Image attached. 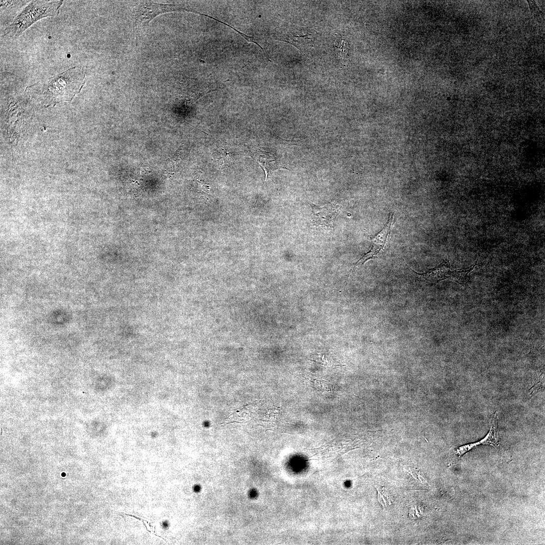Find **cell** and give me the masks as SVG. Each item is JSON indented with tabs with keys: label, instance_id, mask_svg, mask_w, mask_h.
Listing matches in <instances>:
<instances>
[{
	"label": "cell",
	"instance_id": "6da1fadb",
	"mask_svg": "<svg viewBox=\"0 0 545 545\" xmlns=\"http://www.w3.org/2000/svg\"><path fill=\"white\" fill-rule=\"evenodd\" d=\"M85 83L84 69L77 66L27 86L25 91L32 101L47 107L71 101L80 92Z\"/></svg>",
	"mask_w": 545,
	"mask_h": 545
},
{
	"label": "cell",
	"instance_id": "7a4b0ae2",
	"mask_svg": "<svg viewBox=\"0 0 545 545\" xmlns=\"http://www.w3.org/2000/svg\"><path fill=\"white\" fill-rule=\"evenodd\" d=\"M63 1H32L4 30L3 36L16 38L38 20L56 17Z\"/></svg>",
	"mask_w": 545,
	"mask_h": 545
},
{
	"label": "cell",
	"instance_id": "3957f363",
	"mask_svg": "<svg viewBox=\"0 0 545 545\" xmlns=\"http://www.w3.org/2000/svg\"><path fill=\"white\" fill-rule=\"evenodd\" d=\"M189 12L200 15L206 16L210 19L212 17L201 13L189 6L183 4L155 3L150 1L140 2L133 10V30L135 32L139 29L146 26L149 22L157 16L168 12Z\"/></svg>",
	"mask_w": 545,
	"mask_h": 545
},
{
	"label": "cell",
	"instance_id": "277c9868",
	"mask_svg": "<svg viewBox=\"0 0 545 545\" xmlns=\"http://www.w3.org/2000/svg\"><path fill=\"white\" fill-rule=\"evenodd\" d=\"M272 35L277 40L293 45L302 53L310 51L319 40L318 33L315 30L292 25L276 29Z\"/></svg>",
	"mask_w": 545,
	"mask_h": 545
},
{
	"label": "cell",
	"instance_id": "5b68a950",
	"mask_svg": "<svg viewBox=\"0 0 545 545\" xmlns=\"http://www.w3.org/2000/svg\"><path fill=\"white\" fill-rule=\"evenodd\" d=\"M477 263V261L467 268L456 269L453 268L448 261L444 260L439 265L426 272L418 273L413 271L429 282L438 283L445 280H451L467 287L469 282V275Z\"/></svg>",
	"mask_w": 545,
	"mask_h": 545
},
{
	"label": "cell",
	"instance_id": "8992f818",
	"mask_svg": "<svg viewBox=\"0 0 545 545\" xmlns=\"http://www.w3.org/2000/svg\"><path fill=\"white\" fill-rule=\"evenodd\" d=\"M311 208V223L316 226L325 229H332L341 205L333 201L323 205L309 202Z\"/></svg>",
	"mask_w": 545,
	"mask_h": 545
},
{
	"label": "cell",
	"instance_id": "52a82bcc",
	"mask_svg": "<svg viewBox=\"0 0 545 545\" xmlns=\"http://www.w3.org/2000/svg\"><path fill=\"white\" fill-rule=\"evenodd\" d=\"M394 220V214L392 212L389 213L387 222L382 230L374 237H371V247L370 250L363 255L354 265L351 271H354L358 267L364 264L366 261L379 257L384 250L385 246L389 240L392 224Z\"/></svg>",
	"mask_w": 545,
	"mask_h": 545
},
{
	"label": "cell",
	"instance_id": "ba28073f",
	"mask_svg": "<svg viewBox=\"0 0 545 545\" xmlns=\"http://www.w3.org/2000/svg\"><path fill=\"white\" fill-rule=\"evenodd\" d=\"M499 444L498 418L496 411L492 416L490 429L485 437L477 442L466 444L457 448L455 450V453L458 457H461L480 445H488L497 448Z\"/></svg>",
	"mask_w": 545,
	"mask_h": 545
},
{
	"label": "cell",
	"instance_id": "9c48e42d",
	"mask_svg": "<svg viewBox=\"0 0 545 545\" xmlns=\"http://www.w3.org/2000/svg\"><path fill=\"white\" fill-rule=\"evenodd\" d=\"M256 160L264 170L265 179L270 178L273 172L280 169H287L280 165L274 154L261 149L257 150L255 154Z\"/></svg>",
	"mask_w": 545,
	"mask_h": 545
},
{
	"label": "cell",
	"instance_id": "30bf717a",
	"mask_svg": "<svg viewBox=\"0 0 545 545\" xmlns=\"http://www.w3.org/2000/svg\"><path fill=\"white\" fill-rule=\"evenodd\" d=\"M336 53L339 60L344 61L348 52V44L344 39H339L334 45Z\"/></svg>",
	"mask_w": 545,
	"mask_h": 545
},
{
	"label": "cell",
	"instance_id": "8fae6325",
	"mask_svg": "<svg viewBox=\"0 0 545 545\" xmlns=\"http://www.w3.org/2000/svg\"><path fill=\"white\" fill-rule=\"evenodd\" d=\"M532 16L535 18L540 17L542 15V12L534 1H527Z\"/></svg>",
	"mask_w": 545,
	"mask_h": 545
}]
</instances>
